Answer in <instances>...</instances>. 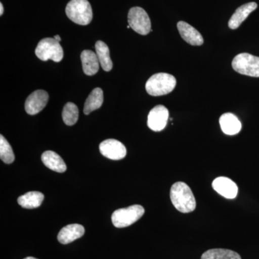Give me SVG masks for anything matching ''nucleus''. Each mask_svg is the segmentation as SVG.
<instances>
[{"mask_svg":"<svg viewBox=\"0 0 259 259\" xmlns=\"http://www.w3.org/2000/svg\"><path fill=\"white\" fill-rule=\"evenodd\" d=\"M170 198L177 210L182 213L192 212L196 208V200L190 187L184 182L172 185Z\"/></svg>","mask_w":259,"mask_h":259,"instance_id":"obj_1","label":"nucleus"},{"mask_svg":"<svg viewBox=\"0 0 259 259\" xmlns=\"http://www.w3.org/2000/svg\"><path fill=\"white\" fill-rule=\"evenodd\" d=\"M176 85L177 79L173 75L166 73H158L153 74L148 80L146 90L151 96H162L171 93Z\"/></svg>","mask_w":259,"mask_h":259,"instance_id":"obj_2","label":"nucleus"},{"mask_svg":"<svg viewBox=\"0 0 259 259\" xmlns=\"http://www.w3.org/2000/svg\"><path fill=\"white\" fill-rule=\"evenodd\" d=\"M66 13L71 21L78 25H89L93 20V9L88 0H71L66 5Z\"/></svg>","mask_w":259,"mask_h":259,"instance_id":"obj_3","label":"nucleus"},{"mask_svg":"<svg viewBox=\"0 0 259 259\" xmlns=\"http://www.w3.org/2000/svg\"><path fill=\"white\" fill-rule=\"evenodd\" d=\"M35 55L41 61L52 60L60 62L64 57L62 47L55 38L47 37L42 39L37 44Z\"/></svg>","mask_w":259,"mask_h":259,"instance_id":"obj_4","label":"nucleus"},{"mask_svg":"<svg viewBox=\"0 0 259 259\" xmlns=\"http://www.w3.org/2000/svg\"><path fill=\"white\" fill-rule=\"evenodd\" d=\"M145 209L139 204L117 209L112 213V221L116 228H126L134 224L144 215Z\"/></svg>","mask_w":259,"mask_h":259,"instance_id":"obj_5","label":"nucleus"},{"mask_svg":"<svg viewBox=\"0 0 259 259\" xmlns=\"http://www.w3.org/2000/svg\"><path fill=\"white\" fill-rule=\"evenodd\" d=\"M233 69L245 76L259 77V57L243 53L234 57L232 61Z\"/></svg>","mask_w":259,"mask_h":259,"instance_id":"obj_6","label":"nucleus"},{"mask_svg":"<svg viewBox=\"0 0 259 259\" xmlns=\"http://www.w3.org/2000/svg\"><path fill=\"white\" fill-rule=\"evenodd\" d=\"M127 20L130 27L140 35H146L151 30L149 16L143 8L135 7L129 10Z\"/></svg>","mask_w":259,"mask_h":259,"instance_id":"obj_7","label":"nucleus"},{"mask_svg":"<svg viewBox=\"0 0 259 259\" xmlns=\"http://www.w3.org/2000/svg\"><path fill=\"white\" fill-rule=\"evenodd\" d=\"M100 153L109 159L121 160L125 157V146L115 139H107L100 145Z\"/></svg>","mask_w":259,"mask_h":259,"instance_id":"obj_8","label":"nucleus"},{"mask_svg":"<svg viewBox=\"0 0 259 259\" xmlns=\"http://www.w3.org/2000/svg\"><path fill=\"white\" fill-rule=\"evenodd\" d=\"M49 99V94L44 90H39L33 92L29 95L25 101V111L30 115H36L47 106Z\"/></svg>","mask_w":259,"mask_h":259,"instance_id":"obj_9","label":"nucleus"},{"mask_svg":"<svg viewBox=\"0 0 259 259\" xmlns=\"http://www.w3.org/2000/svg\"><path fill=\"white\" fill-rule=\"evenodd\" d=\"M168 109L163 105H157L153 107L148 116V126L150 129L156 132H159L166 127L168 122Z\"/></svg>","mask_w":259,"mask_h":259,"instance_id":"obj_10","label":"nucleus"},{"mask_svg":"<svg viewBox=\"0 0 259 259\" xmlns=\"http://www.w3.org/2000/svg\"><path fill=\"white\" fill-rule=\"evenodd\" d=\"M212 188L218 194L227 199L236 198L238 192V186L228 177H218L213 181Z\"/></svg>","mask_w":259,"mask_h":259,"instance_id":"obj_11","label":"nucleus"},{"mask_svg":"<svg viewBox=\"0 0 259 259\" xmlns=\"http://www.w3.org/2000/svg\"><path fill=\"white\" fill-rule=\"evenodd\" d=\"M177 28L180 32L181 37L187 44L192 46H202L203 44V37L202 36L200 32L190 24L186 22L180 21L177 23Z\"/></svg>","mask_w":259,"mask_h":259,"instance_id":"obj_12","label":"nucleus"},{"mask_svg":"<svg viewBox=\"0 0 259 259\" xmlns=\"http://www.w3.org/2000/svg\"><path fill=\"white\" fill-rule=\"evenodd\" d=\"M84 228L81 225L71 224L65 226L58 235V241L62 244H68L79 239L84 234Z\"/></svg>","mask_w":259,"mask_h":259,"instance_id":"obj_13","label":"nucleus"},{"mask_svg":"<svg viewBox=\"0 0 259 259\" xmlns=\"http://www.w3.org/2000/svg\"><path fill=\"white\" fill-rule=\"evenodd\" d=\"M257 5L255 3H246L239 7L235 12L234 14L232 15L229 22H228V26L232 30H236L239 28L240 25L245 21V19L248 18V15L256 9Z\"/></svg>","mask_w":259,"mask_h":259,"instance_id":"obj_14","label":"nucleus"},{"mask_svg":"<svg viewBox=\"0 0 259 259\" xmlns=\"http://www.w3.org/2000/svg\"><path fill=\"white\" fill-rule=\"evenodd\" d=\"M220 125L225 134L233 136L241 131L242 125L241 121L233 114L225 113L220 118Z\"/></svg>","mask_w":259,"mask_h":259,"instance_id":"obj_15","label":"nucleus"},{"mask_svg":"<svg viewBox=\"0 0 259 259\" xmlns=\"http://www.w3.org/2000/svg\"><path fill=\"white\" fill-rule=\"evenodd\" d=\"M81 64L83 71L88 76H93L98 72L100 69V61L97 54L94 51L84 50L81 54Z\"/></svg>","mask_w":259,"mask_h":259,"instance_id":"obj_16","label":"nucleus"},{"mask_svg":"<svg viewBox=\"0 0 259 259\" xmlns=\"http://www.w3.org/2000/svg\"><path fill=\"white\" fill-rule=\"evenodd\" d=\"M42 163L53 171L63 173L66 171V165L59 155L52 151H47L42 153Z\"/></svg>","mask_w":259,"mask_h":259,"instance_id":"obj_17","label":"nucleus"},{"mask_svg":"<svg viewBox=\"0 0 259 259\" xmlns=\"http://www.w3.org/2000/svg\"><path fill=\"white\" fill-rule=\"evenodd\" d=\"M95 50L102 69L105 71H111L113 64L110 58V49L107 44L98 40L95 44Z\"/></svg>","mask_w":259,"mask_h":259,"instance_id":"obj_18","label":"nucleus"},{"mask_svg":"<svg viewBox=\"0 0 259 259\" xmlns=\"http://www.w3.org/2000/svg\"><path fill=\"white\" fill-rule=\"evenodd\" d=\"M44 195L41 192H30L20 196L18 199V204L23 208H37L44 202Z\"/></svg>","mask_w":259,"mask_h":259,"instance_id":"obj_19","label":"nucleus"},{"mask_svg":"<svg viewBox=\"0 0 259 259\" xmlns=\"http://www.w3.org/2000/svg\"><path fill=\"white\" fill-rule=\"evenodd\" d=\"M103 100V91L102 89L95 88L93 90L85 102L84 107H83V112L85 115H89L92 112L101 107Z\"/></svg>","mask_w":259,"mask_h":259,"instance_id":"obj_20","label":"nucleus"},{"mask_svg":"<svg viewBox=\"0 0 259 259\" xmlns=\"http://www.w3.org/2000/svg\"><path fill=\"white\" fill-rule=\"evenodd\" d=\"M201 259H241V257L233 250L214 248L204 252Z\"/></svg>","mask_w":259,"mask_h":259,"instance_id":"obj_21","label":"nucleus"},{"mask_svg":"<svg viewBox=\"0 0 259 259\" xmlns=\"http://www.w3.org/2000/svg\"><path fill=\"white\" fill-rule=\"evenodd\" d=\"M62 118L66 125H74L79 118V109L72 102H68L65 105L62 112Z\"/></svg>","mask_w":259,"mask_h":259,"instance_id":"obj_22","label":"nucleus"},{"mask_svg":"<svg viewBox=\"0 0 259 259\" xmlns=\"http://www.w3.org/2000/svg\"><path fill=\"white\" fill-rule=\"evenodd\" d=\"M0 158L5 163H12L15 161L13 148L3 135L0 136Z\"/></svg>","mask_w":259,"mask_h":259,"instance_id":"obj_23","label":"nucleus"},{"mask_svg":"<svg viewBox=\"0 0 259 259\" xmlns=\"http://www.w3.org/2000/svg\"><path fill=\"white\" fill-rule=\"evenodd\" d=\"M4 13V8H3V5L0 3V15H3Z\"/></svg>","mask_w":259,"mask_h":259,"instance_id":"obj_24","label":"nucleus"},{"mask_svg":"<svg viewBox=\"0 0 259 259\" xmlns=\"http://www.w3.org/2000/svg\"><path fill=\"white\" fill-rule=\"evenodd\" d=\"M54 38H55L56 40H57L58 42H60L61 40V37L59 36V35H56L55 36H54Z\"/></svg>","mask_w":259,"mask_h":259,"instance_id":"obj_25","label":"nucleus"},{"mask_svg":"<svg viewBox=\"0 0 259 259\" xmlns=\"http://www.w3.org/2000/svg\"><path fill=\"white\" fill-rule=\"evenodd\" d=\"M24 259H37V258H33V257H27V258H25Z\"/></svg>","mask_w":259,"mask_h":259,"instance_id":"obj_26","label":"nucleus"}]
</instances>
